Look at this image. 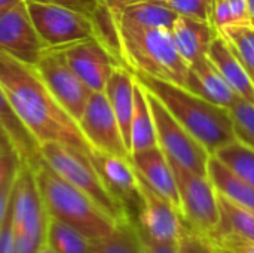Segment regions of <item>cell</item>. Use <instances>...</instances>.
Instances as JSON below:
<instances>
[{
    "label": "cell",
    "mask_w": 254,
    "mask_h": 253,
    "mask_svg": "<svg viewBox=\"0 0 254 253\" xmlns=\"http://www.w3.org/2000/svg\"><path fill=\"white\" fill-rule=\"evenodd\" d=\"M131 1H141V0H131ZM149 1H159V3H162L165 0H149Z\"/></svg>",
    "instance_id": "46"
},
{
    "label": "cell",
    "mask_w": 254,
    "mask_h": 253,
    "mask_svg": "<svg viewBox=\"0 0 254 253\" xmlns=\"http://www.w3.org/2000/svg\"><path fill=\"white\" fill-rule=\"evenodd\" d=\"M21 1H24V0H0V16H1L4 12H7L10 7H13L15 4H18V3H21Z\"/></svg>",
    "instance_id": "43"
},
{
    "label": "cell",
    "mask_w": 254,
    "mask_h": 253,
    "mask_svg": "<svg viewBox=\"0 0 254 253\" xmlns=\"http://www.w3.org/2000/svg\"><path fill=\"white\" fill-rule=\"evenodd\" d=\"M45 242L55 253H89L92 242L73 227L49 218L46 224Z\"/></svg>",
    "instance_id": "27"
},
{
    "label": "cell",
    "mask_w": 254,
    "mask_h": 253,
    "mask_svg": "<svg viewBox=\"0 0 254 253\" xmlns=\"http://www.w3.org/2000/svg\"><path fill=\"white\" fill-rule=\"evenodd\" d=\"M228 4L232 13L234 24H250L247 0H228Z\"/></svg>",
    "instance_id": "37"
},
{
    "label": "cell",
    "mask_w": 254,
    "mask_h": 253,
    "mask_svg": "<svg viewBox=\"0 0 254 253\" xmlns=\"http://www.w3.org/2000/svg\"><path fill=\"white\" fill-rule=\"evenodd\" d=\"M144 91L152 110L156 140L161 151L171 163L189 171L207 176V164L211 154L170 113V110L152 92H149L146 88Z\"/></svg>",
    "instance_id": "7"
},
{
    "label": "cell",
    "mask_w": 254,
    "mask_h": 253,
    "mask_svg": "<svg viewBox=\"0 0 254 253\" xmlns=\"http://www.w3.org/2000/svg\"><path fill=\"white\" fill-rule=\"evenodd\" d=\"M173 39L180 57L188 66L204 58L211 42L217 37V30L205 21L177 16L171 27Z\"/></svg>",
    "instance_id": "17"
},
{
    "label": "cell",
    "mask_w": 254,
    "mask_h": 253,
    "mask_svg": "<svg viewBox=\"0 0 254 253\" xmlns=\"http://www.w3.org/2000/svg\"><path fill=\"white\" fill-rule=\"evenodd\" d=\"M235 139L254 148V104L237 98L229 107Z\"/></svg>",
    "instance_id": "30"
},
{
    "label": "cell",
    "mask_w": 254,
    "mask_h": 253,
    "mask_svg": "<svg viewBox=\"0 0 254 253\" xmlns=\"http://www.w3.org/2000/svg\"><path fill=\"white\" fill-rule=\"evenodd\" d=\"M134 91H135V76L127 66H116L112 72L104 94L119 124L124 142L129 152V125L134 110Z\"/></svg>",
    "instance_id": "18"
},
{
    "label": "cell",
    "mask_w": 254,
    "mask_h": 253,
    "mask_svg": "<svg viewBox=\"0 0 254 253\" xmlns=\"http://www.w3.org/2000/svg\"><path fill=\"white\" fill-rule=\"evenodd\" d=\"M39 154L42 161L54 173L92 198L115 221L119 222L129 218L124 204L103 182L88 152L65 143L48 142L39 146Z\"/></svg>",
    "instance_id": "5"
},
{
    "label": "cell",
    "mask_w": 254,
    "mask_h": 253,
    "mask_svg": "<svg viewBox=\"0 0 254 253\" xmlns=\"http://www.w3.org/2000/svg\"><path fill=\"white\" fill-rule=\"evenodd\" d=\"M122 58L128 69L186 86L189 66L180 57L170 28H140L118 24Z\"/></svg>",
    "instance_id": "4"
},
{
    "label": "cell",
    "mask_w": 254,
    "mask_h": 253,
    "mask_svg": "<svg viewBox=\"0 0 254 253\" xmlns=\"http://www.w3.org/2000/svg\"><path fill=\"white\" fill-rule=\"evenodd\" d=\"M103 1L109 6V9L115 13V16H118L119 12H121L128 3H131V0H103Z\"/></svg>",
    "instance_id": "41"
},
{
    "label": "cell",
    "mask_w": 254,
    "mask_h": 253,
    "mask_svg": "<svg viewBox=\"0 0 254 253\" xmlns=\"http://www.w3.org/2000/svg\"><path fill=\"white\" fill-rule=\"evenodd\" d=\"M214 245L220 249L222 253H254L253 245H246V243H214Z\"/></svg>",
    "instance_id": "40"
},
{
    "label": "cell",
    "mask_w": 254,
    "mask_h": 253,
    "mask_svg": "<svg viewBox=\"0 0 254 253\" xmlns=\"http://www.w3.org/2000/svg\"><path fill=\"white\" fill-rule=\"evenodd\" d=\"M0 86L39 146L58 142L91 154L76 119L55 100L34 67L0 51Z\"/></svg>",
    "instance_id": "1"
},
{
    "label": "cell",
    "mask_w": 254,
    "mask_h": 253,
    "mask_svg": "<svg viewBox=\"0 0 254 253\" xmlns=\"http://www.w3.org/2000/svg\"><path fill=\"white\" fill-rule=\"evenodd\" d=\"M0 253H15V245H13V237H12V231L9 225V218L3 230L0 231Z\"/></svg>",
    "instance_id": "39"
},
{
    "label": "cell",
    "mask_w": 254,
    "mask_h": 253,
    "mask_svg": "<svg viewBox=\"0 0 254 253\" xmlns=\"http://www.w3.org/2000/svg\"><path fill=\"white\" fill-rule=\"evenodd\" d=\"M249 4V15H250V24L254 27V0H247Z\"/></svg>",
    "instance_id": "44"
},
{
    "label": "cell",
    "mask_w": 254,
    "mask_h": 253,
    "mask_svg": "<svg viewBox=\"0 0 254 253\" xmlns=\"http://www.w3.org/2000/svg\"><path fill=\"white\" fill-rule=\"evenodd\" d=\"M46 49L30 18L25 0L0 16V51L12 58L36 67Z\"/></svg>",
    "instance_id": "12"
},
{
    "label": "cell",
    "mask_w": 254,
    "mask_h": 253,
    "mask_svg": "<svg viewBox=\"0 0 254 253\" xmlns=\"http://www.w3.org/2000/svg\"><path fill=\"white\" fill-rule=\"evenodd\" d=\"M231 51L237 55L254 85V27L252 24H234L219 33Z\"/></svg>",
    "instance_id": "29"
},
{
    "label": "cell",
    "mask_w": 254,
    "mask_h": 253,
    "mask_svg": "<svg viewBox=\"0 0 254 253\" xmlns=\"http://www.w3.org/2000/svg\"><path fill=\"white\" fill-rule=\"evenodd\" d=\"M140 179V177H138ZM138 231L158 243L177 245L186 230L182 213L140 179Z\"/></svg>",
    "instance_id": "13"
},
{
    "label": "cell",
    "mask_w": 254,
    "mask_h": 253,
    "mask_svg": "<svg viewBox=\"0 0 254 253\" xmlns=\"http://www.w3.org/2000/svg\"><path fill=\"white\" fill-rule=\"evenodd\" d=\"M15 177L12 180H9L3 188H0V231L3 230V227H4V224L7 222V218H9L10 197H12V189H13Z\"/></svg>",
    "instance_id": "36"
},
{
    "label": "cell",
    "mask_w": 254,
    "mask_h": 253,
    "mask_svg": "<svg viewBox=\"0 0 254 253\" xmlns=\"http://www.w3.org/2000/svg\"><path fill=\"white\" fill-rule=\"evenodd\" d=\"M171 167L177 180L180 213L186 227L195 233L210 236L220 219L219 195L213 183L208 176L189 171L174 163H171Z\"/></svg>",
    "instance_id": "8"
},
{
    "label": "cell",
    "mask_w": 254,
    "mask_h": 253,
    "mask_svg": "<svg viewBox=\"0 0 254 253\" xmlns=\"http://www.w3.org/2000/svg\"><path fill=\"white\" fill-rule=\"evenodd\" d=\"M0 125L6 130L15 152L21 158V163L24 166L33 167L40 160L39 143L33 139V136L27 131V128L21 124V121L15 115L1 86H0Z\"/></svg>",
    "instance_id": "25"
},
{
    "label": "cell",
    "mask_w": 254,
    "mask_h": 253,
    "mask_svg": "<svg viewBox=\"0 0 254 253\" xmlns=\"http://www.w3.org/2000/svg\"><path fill=\"white\" fill-rule=\"evenodd\" d=\"M185 88L226 109L238 98L207 55L189 66V76Z\"/></svg>",
    "instance_id": "19"
},
{
    "label": "cell",
    "mask_w": 254,
    "mask_h": 253,
    "mask_svg": "<svg viewBox=\"0 0 254 253\" xmlns=\"http://www.w3.org/2000/svg\"><path fill=\"white\" fill-rule=\"evenodd\" d=\"M0 148H10V149H13V145H12V142H10L7 133H6V130L1 125H0Z\"/></svg>",
    "instance_id": "42"
},
{
    "label": "cell",
    "mask_w": 254,
    "mask_h": 253,
    "mask_svg": "<svg viewBox=\"0 0 254 253\" xmlns=\"http://www.w3.org/2000/svg\"><path fill=\"white\" fill-rule=\"evenodd\" d=\"M30 18L46 48L65 45L94 37V25L88 15L54 3L25 0Z\"/></svg>",
    "instance_id": "9"
},
{
    "label": "cell",
    "mask_w": 254,
    "mask_h": 253,
    "mask_svg": "<svg viewBox=\"0 0 254 253\" xmlns=\"http://www.w3.org/2000/svg\"><path fill=\"white\" fill-rule=\"evenodd\" d=\"M135 79L152 92L170 113L193 136L210 154L235 140L229 109L217 106L173 82L132 72Z\"/></svg>",
    "instance_id": "2"
},
{
    "label": "cell",
    "mask_w": 254,
    "mask_h": 253,
    "mask_svg": "<svg viewBox=\"0 0 254 253\" xmlns=\"http://www.w3.org/2000/svg\"><path fill=\"white\" fill-rule=\"evenodd\" d=\"M177 249L179 253H222L207 236L195 233L188 227L177 243Z\"/></svg>",
    "instance_id": "32"
},
{
    "label": "cell",
    "mask_w": 254,
    "mask_h": 253,
    "mask_svg": "<svg viewBox=\"0 0 254 253\" xmlns=\"http://www.w3.org/2000/svg\"><path fill=\"white\" fill-rule=\"evenodd\" d=\"M22 163L18 154L10 148H0V188H3L9 180H12Z\"/></svg>",
    "instance_id": "33"
},
{
    "label": "cell",
    "mask_w": 254,
    "mask_h": 253,
    "mask_svg": "<svg viewBox=\"0 0 254 253\" xmlns=\"http://www.w3.org/2000/svg\"><path fill=\"white\" fill-rule=\"evenodd\" d=\"M77 125L91 148V152H103L129 157L116 116L104 91L91 92Z\"/></svg>",
    "instance_id": "11"
},
{
    "label": "cell",
    "mask_w": 254,
    "mask_h": 253,
    "mask_svg": "<svg viewBox=\"0 0 254 253\" xmlns=\"http://www.w3.org/2000/svg\"><path fill=\"white\" fill-rule=\"evenodd\" d=\"M34 69L55 100L77 122L92 91L77 78L63 54L57 48H46Z\"/></svg>",
    "instance_id": "10"
},
{
    "label": "cell",
    "mask_w": 254,
    "mask_h": 253,
    "mask_svg": "<svg viewBox=\"0 0 254 253\" xmlns=\"http://www.w3.org/2000/svg\"><path fill=\"white\" fill-rule=\"evenodd\" d=\"M219 210V224L207 237L214 243H246L254 246V212L235 206L220 195Z\"/></svg>",
    "instance_id": "21"
},
{
    "label": "cell",
    "mask_w": 254,
    "mask_h": 253,
    "mask_svg": "<svg viewBox=\"0 0 254 253\" xmlns=\"http://www.w3.org/2000/svg\"><path fill=\"white\" fill-rule=\"evenodd\" d=\"M210 24L217 30V33H220L222 28L234 24L228 0H211V3H210Z\"/></svg>",
    "instance_id": "34"
},
{
    "label": "cell",
    "mask_w": 254,
    "mask_h": 253,
    "mask_svg": "<svg viewBox=\"0 0 254 253\" xmlns=\"http://www.w3.org/2000/svg\"><path fill=\"white\" fill-rule=\"evenodd\" d=\"M211 155L219 158L229 170L254 188V148L235 139Z\"/></svg>",
    "instance_id": "28"
},
{
    "label": "cell",
    "mask_w": 254,
    "mask_h": 253,
    "mask_svg": "<svg viewBox=\"0 0 254 253\" xmlns=\"http://www.w3.org/2000/svg\"><path fill=\"white\" fill-rule=\"evenodd\" d=\"M207 176L216 192L235 206L254 212V188L229 170L219 158L210 155Z\"/></svg>",
    "instance_id": "22"
},
{
    "label": "cell",
    "mask_w": 254,
    "mask_h": 253,
    "mask_svg": "<svg viewBox=\"0 0 254 253\" xmlns=\"http://www.w3.org/2000/svg\"><path fill=\"white\" fill-rule=\"evenodd\" d=\"M46 224L48 213L36 185L33 169L22 164L15 177L9 207V225L15 253L37 252L45 242Z\"/></svg>",
    "instance_id": "6"
},
{
    "label": "cell",
    "mask_w": 254,
    "mask_h": 253,
    "mask_svg": "<svg viewBox=\"0 0 254 253\" xmlns=\"http://www.w3.org/2000/svg\"><path fill=\"white\" fill-rule=\"evenodd\" d=\"M31 169L49 218L73 227L91 242L100 240L115 230L118 221L86 194L54 173L42 158Z\"/></svg>",
    "instance_id": "3"
},
{
    "label": "cell",
    "mask_w": 254,
    "mask_h": 253,
    "mask_svg": "<svg viewBox=\"0 0 254 253\" xmlns=\"http://www.w3.org/2000/svg\"><path fill=\"white\" fill-rule=\"evenodd\" d=\"M77 78L92 91H104L106 84L119 63L95 37L57 48Z\"/></svg>",
    "instance_id": "14"
},
{
    "label": "cell",
    "mask_w": 254,
    "mask_h": 253,
    "mask_svg": "<svg viewBox=\"0 0 254 253\" xmlns=\"http://www.w3.org/2000/svg\"><path fill=\"white\" fill-rule=\"evenodd\" d=\"M177 13L159 1H131L116 16L118 24L140 28H170L177 19Z\"/></svg>",
    "instance_id": "23"
},
{
    "label": "cell",
    "mask_w": 254,
    "mask_h": 253,
    "mask_svg": "<svg viewBox=\"0 0 254 253\" xmlns=\"http://www.w3.org/2000/svg\"><path fill=\"white\" fill-rule=\"evenodd\" d=\"M89 158L101 176L109 191L124 204L129 213V207H140V179L129 157H119L103 152H91Z\"/></svg>",
    "instance_id": "15"
},
{
    "label": "cell",
    "mask_w": 254,
    "mask_h": 253,
    "mask_svg": "<svg viewBox=\"0 0 254 253\" xmlns=\"http://www.w3.org/2000/svg\"><path fill=\"white\" fill-rule=\"evenodd\" d=\"M162 3L168 6L173 12H176L179 16L210 22L211 0H165Z\"/></svg>",
    "instance_id": "31"
},
{
    "label": "cell",
    "mask_w": 254,
    "mask_h": 253,
    "mask_svg": "<svg viewBox=\"0 0 254 253\" xmlns=\"http://www.w3.org/2000/svg\"><path fill=\"white\" fill-rule=\"evenodd\" d=\"M36 253H55V252H54V251L51 249V246H49V245H48L46 242H43V243H42V246H40V248L37 249V252H36Z\"/></svg>",
    "instance_id": "45"
},
{
    "label": "cell",
    "mask_w": 254,
    "mask_h": 253,
    "mask_svg": "<svg viewBox=\"0 0 254 253\" xmlns=\"http://www.w3.org/2000/svg\"><path fill=\"white\" fill-rule=\"evenodd\" d=\"M34 1H43V3H54V4H60V6H65V7L79 10V12L91 16L101 0H34Z\"/></svg>",
    "instance_id": "35"
},
{
    "label": "cell",
    "mask_w": 254,
    "mask_h": 253,
    "mask_svg": "<svg viewBox=\"0 0 254 253\" xmlns=\"http://www.w3.org/2000/svg\"><path fill=\"white\" fill-rule=\"evenodd\" d=\"M207 57L216 66V69L229 85V88L235 92V95L254 104L253 82L237 55L231 51L229 45L220 34H217V37L211 42Z\"/></svg>",
    "instance_id": "20"
},
{
    "label": "cell",
    "mask_w": 254,
    "mask_h": 253,
    "mask_svg": "<svg viewBox=\"0 0 254 253\" xmlns=\"http://www.w3.org/2000/svg\"><path fill=\"white\" fill-rule=\"evenodd\" d=\"M158 146L155 122L147 101V95L141 84L135 79L134 110L129 125V155L149 148Z\"/></svg>",
    "instance_id": "24"
},
{
    "label": "cell",
    "mask_w": 254,
    "mask_h": 253,
    "mask_svg": "<svg viewBox=\"0 0 254 253\" xmlns=\"http://www.w3.org/2000/svg\"><path fill=\"white\" fill-rule=\"evenodd\" d=\"M129 160L138 177L156 194L168 200L180 212L177 180L171 163L161 151V148L153 146L140 152H134L129 155Z\"/></svg>",
    "instance_id": "16"
},
{
    "label": "cell",
    "mask_w": 254,
    "mask_h": 253,
    "mask_svg": "<svg viewBox=\"0 0 254 253\" xmlns=\"http://www.w3.org/2000/svg\"><path fill=\"white\" fill-rule=\"evenodd\" d=\"M141 242H143V253H179L177 245L170 243H158L147 237H144L141 233Z\"/></svg>",
    "instance_id": "38"
},
{
    "label": "cell",
    "mask_w": 254,
    "mask_h": 253,
    "mask_svg": "<svg viewBox=\"0 0 254 253\" xmlns=\"http://www.w3.org/2000/svg\"><path fill=\"white\" fill-rule=\"evenodd\" d=\"M89 253H143L138 227L131 218L119 221L109 236L92 242Z\"/></svg>",
    "instance_id": "26"
}]
</instances>
